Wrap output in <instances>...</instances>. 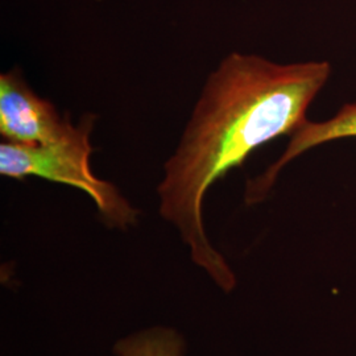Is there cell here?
<instances>
[{
    "label": "cell",
    "instance_id": "obj_1",
    "mask_svg": "<svg viewBox=\"0 0 356 356\" xmlns=\"http://www.w3.org/2000/svg\"><path fill=\"white\" fill-rule=\"evenodd\" d=\"M329 63L281 65L232 53L206 79L157 186L160 214L179 232L191 260L229 293L236 277L210 243L204 204L210 188L247 157L306 122V111L330 76Z\"/></svg>",
    "mask_w": 356,
    "mask_h": 356
},
{
    "label": "cell",
    "instance_id": "obj_2",
    "mask_svg": "<svg viewBox=\"0 0 356 356\" xmlns=\"http://www.w3.org/2000/svg\"><path fill=\"white\" fill-rule=\"evenodd\" d=\"M95 120L97 115H83L64 139L51 144L26 145L3 141L0 175L13 179L42 178L83 191L110 229H127L136 225L139 210L114 184L97 177L91 169L90 136Z\"/></svg>",
    "mask_w": 356,
    "mask_h": 356
},
{
    "label": "cell",
    "instance_id": "obj_3",
    "mask_svg": "<svg viewBox=\"0 0 356 356\" xmlns=\"http://www.w3.org/2000/svg\"><path fill=\"white\" fill-rule=\"evenodd\" d=\"M70 114H58L48 99L38 97L20 69L0 76V135L4 141L44 145L64 139L73 128Z\"/></svg>",
    "mask_w": 356,
    "mask_h": 356
},
{
    "label": "cell",
    "instance_id": "obj_4",
    "mask_svg": "<svg viewBox=\"0 0 356 356\" xmlns=\"http://www.w3.org/2000/svg\"><path fill=\"white\" fill-rule=\"evenodd\" d=\"M356 136V103L346 104L332 119L326 122L313 123L307 122L293 132L292 139L288 144L280 160L269 166L266 173L254 178L247 186L245 202L257 204L267 197L268 191L273 186L281 169L297 156L305 153L319 144L331 140Z\"/></svg>",
    "mask_w": 356,
    "mask_h": 356
},
{
    "label": "cell",
    "instance_id": "obj_5",
    "mask_svg": "<svg viewBox=\"0 0 356 356\" xmlns=\"http://www.w3.org/2000/svg\"><path fill=\"white\" fill-rule=\"evenodd\" d=\"M186 343L173 327L152 326L132 332L114 346L115 356H184Z\"/></svg>",
    "mask_w": 356,
    "mask_h": 356
}]
</instances>
